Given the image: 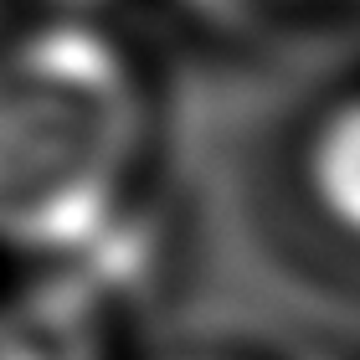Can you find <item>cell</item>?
<instances>
[{
	"label": "cell",
	"instance_id": "6da1fadb",
	"mask_svg": "<svg viewBox=\"0 0 360 360\" xmlns=\"http://www.w3.org/2000/svg\"><path fill=\"white\" fill-rule=\"evenodd\" d=\"M150 155V88L113 37L41 21L0 37V252L83 257Z\"/></svg>",
	"mask_w": 360,
	"mask_h": 360
},
{
	"label": "cell",
	"instance_id": "7a4b0ae2",
	"mask_svg": "<svg viewBox=\"0 0 360 360\" xmlns=\"http://www.w3.org/2000/svg\"><path fill=\"white\" fill-rule=\"evenodd\" d=\"M0 360H103L93 288L52 283L0 309Z\"/></svg>",
	"mask_w": 360,
	"mask_h": 360
},
{
	"label": "cell",
	"instance_id": "3957f363",
	"mask_svg": "<svg viewBox=\"0 0 360 360\" xmlns=\"http://www.w3.org/2000/svg\"><path fill=\"white\" fill-rule=\"evenodd\" d=\"M304 186L319 217L360 242V93L340 98L314 124L304 150Z\"/></svg>",
	"mask_w": 360,
	"mask_h": 360
}]
</instances>
